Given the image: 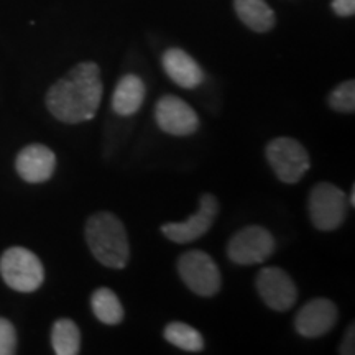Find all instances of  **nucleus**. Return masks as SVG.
<instances>
[{"instance_id":"21","label":"nucleus","mask_w":355,"mask_h":355,"mask_svg":"<svg viewBox=\"0 0 355 355\" xmlns=\"http://www.w3.org/2000/svg\"><path fill=\"white\" fill-rule=\"evenodd\" d=\"M332 10L339 17H352L355 13V0H332Z\"/></svg>"},{"instance_id":"1","label":"nucleus","mask_w":355,"mask_h":355,"mask_svg":"<svg viewBox=\"0 0 355 355\" xmlns=\"http://www.w3.org/2000/svg\"><path fill=\"white\" fill-rule=\"evenodd\" d=\"M104 86L99 66L84 61L68 71L56 81L46 94V107L51 115L63 123H81L91 121L99 109Z\"/></svg>"},{"instance_id":"20","label":"nucleus","mask_w":355,"mask_h":355,"mask_svg":"<svg viewBox=\"0 0 355 355\" xmlns=\"http://www.w3.org/2000/svg\"><path fill=\"white\" fill-rule=\"evenodd\" d=\"M17 352V331L8 319L0 318V355Z\"/></svg>"},{"instance_id":"7","label":"nucleus","mask_w":355,"mask_h":355,"mask_svg":"<svg viewBox=\"0 0 355 355\" xmlns=\"http://www.w3.org/2000/svg\"><path fill=\"white\" fill-rule=\"evenodd\" d=\"M275 250V239L270 230L250 225L239 230L229 241L227 255L237 265H257L270 259Z\"/></svg>"},{"instance_id":"17","label":"nucleus","mask_w":355,"mask_h":355,"mask_svg":"<svg viewBox=\"0 0 355 355\" xmlns=\"http://www.w3.org/2000/svg\"><path fill=\"white\" fill-rule=\"evenodd\" d=\"M51 345L58 355H76L81 349V332L71 319H58L51 329Z\"/></svg>"},{"instance_id":"18","label":"nucleus","mask_w":355,"mask_h":355,"mask_svg":"<svg viewBox=\"0 0 355 355\" xmlns=\"http://www.w3.org/2000/svg\"><path fill=\"white\" fill-rule=\"evenodd\" d=\"M165 339L175 347L186 352H201L204 349V339L201 332L191 327L186 322H170L165 327Z\"/></svg>"},{"instance_id":"5","label":"nucleus","mask_w":355,"mask_h":355,"mask_svg":"<svg viewBox=\"0 0 355 355\" xmlns=\"http://www.w3.org/2000/svg\"><path fill=\"white\" fill-rule=\"evenodd\" d=\"M178 273L184 285L198 296L209 298L220 290L219 266L209 254L202 250H189L181 255L178 260Z\"/></svg>"},{"instance_id":"15","label":"nucleus","mask_w":355,"mask_h":355,"mask_svg":"<svg viewBox=\"0 0 355 355\" xmlns=\"http://www.w3.org/2000/svg\"><path fill=\"white\" fill-rule=\"evenodd\" d=\"M235 12L242 24L257 33H265L275 26V12L265 0H234Z\"/></svg>"},{"instance_id":"22","label":"nucleus","mask_w":355,"mask_h":355,"mask_svg":"<svg viewBox=\"0 0 355 355\" xmlns=\"http://www.w3.org/2000/svg\"><path fill=\"white\" fill-rule=\"evenodd\" d=\"M354 352H355V350H354V324H352V326H350L347 329V332H345L343 344H340V354H344V355L350 354V355H352Z\"/></svg>"},{"instance_id":"23","label":"nucleus","mask_w":355,"mask_h":355,"mask_svg":"<svg viewBox=\"0 0 355 355\" xmlns=\"http://www.w3.org/2000/svg\"><path fill=\"white\" fill-rule=\"evenodd\" d=\"M350 206H355V188H352V191H350Z\"/></svg>"},{"instance_id":"14","label":"nucleus","mask_w":355,"mask_h":355,"mask_svg":"<svg viewBox=\"0 0 355 355\" xmlns=\"http://www.w3.org/2000/svg\"><path fill=\"white\" fill-rule=\"evenodd\" d=\"M146 87L141 78L135 74H125L115 86L112 94V110L117 115L128 117L139 112L145 101Z\"/></svg>"},{"instance_id":"2","label":"nucleus","mask_w":355,"mask_h":355,"mask_svg":"<svg viewBox=\"0 0 355 355\" xmlns=\"http://www.w3.org/2000/svg\"><path fill=\"white\" fill-rule=\"evenodd\" d=\"M86 242L94 259L107 268L122 270L128 263L127 230L122 220L110 212H97L86 222Z\"/></svg>"},{"instance_id":"4","label":"nucleus","mask_w":355,"mask_h":355,"mask_svg":"<svg viewBox=\"0 0 355 355\" xmlns=\"http://www.w3.org/2000/svg\"><path fill=\"white\" fill-rule=\"evenodd\" d=\"M349 199L340 188L332 183H319L313 188L308 199V211L314 227L324 232L343 225L347 216Z\"/></svg>"},{"instance_id":"6","label":"nucleus","mask_w":355,"mask_h":355,"mask_svg":"<svg viewBox=\"0 0 355 355\" xmlns=\"http://www.w3.org/2000/svg\"><path fill=\"white\" fill-rule=\"evenodd\" d=\"M266 159L275 175L283 183L293 184L309 170V155L298 140L290 137H278L266 145Z\"/></svg>"},{"instance_id":"12","label":"nucleus","mask_w":355,"mask_h":355,"mask_svg":"<svg viewBox=\"0 0 355 355\" xmlns=\"http://www.w3.org/2000/svg\"><path fill=\"white\" fill-rule=\"evenodd\" d=\"M15 166L17 173L26 183H44L55 173L56 155L44 145H28L19 153Z\"/></svg>"},{"instance_id":"11","label":"nucleus","mask_w":355,"mask_h":355,"mask_svg":"<svg viewBox=\"0 0 355 355\" xmlns=\"http://www.w3.org/2000/svg\"><path fill=\"white\" fill-rule=\"evenodd\" d=\"M339 313L331 300L314 298L298 311L295 327L303 337H321L336 326Z\"/></svg>"},{"instance_id":"13","label":"nucleus","mask_w":355,"mask_h":355,"mask_svg":"<svg viewBox=\"0 0 355 355\" xmlns=\"http://www.w3.org/2000/svg\"><path fill=\"white\" fill-rule=\"evenodd\" d=\"M163 69L175 84L183 89H196L204 83V71L198 61L180 48H170L163 53Z\"/></svg>"},{"instance_id":"9","label":"nucleus","mask_w":355,"mask_h":355,"mask_svg":"<svg viewBox=\"0 0 355 355\" xmlns=\"http://www.w3.org/2000/svg\"><path fill=\"white\" fill-rule=\"evenodd\" d=\"M255 283L260 298L270 309L288 311L295 306L298 290L285 270L278 268V266L263 268L257 277Z\"/></svg>"},{"instance_id":"8","label":"nucleus","mask_w":355,"mask_h":355,"mask_svg":"<svg viewBox=\"0 0 355 355\" xmlns=\"http://www.w3.org/2000/svg\"><path fill=\"white\" fill-rule=\"evenodd\" d=\"M217 214H219V201L212 194L206 193L199 199V209L196 214L191 216L184 222H168L162 225V232L171 242H194L212 227Z\"/></svg>"},{"instance_id":"19","label":"nucleus","mask_w":355,"mask_h":355,"mask_svg":"<svg viewBox=\"0 0 355 355\" xmlns=\"http://www.w3.org/2000/svg\"><path fill=\"white\" fill-rule=\"evenodd\" d=\"M329 105L332 110L343 114H352L355 110V83L352 79L339 84L329 96Z\"/></svg>"},{"instance_id":"3","label":"nucleus","mask_w":355,"mask_h":355,"mask_svg":"<svg viewBox=\"0 0 355 355\" xmlns=\"http://www.w3.org/2000/svg\"><path fill=\"white\" fill-rule=\"evenodd\" d=\"M0 275L12 290L33 293L44 279L43 263L33 252L24 247H12L0 257Z\"/></svg>"},{"instance_id":"10","label":"nucleus","mask_w":355,"mask_h":355,"mask_svg":"<svg viewBox=\"0 0 355 355\" xmlns=\"http://www.w3.org/2000/svg\"><path fill=\"white\" fill-rule=\"evenodd\" d=\"M155 121L163 132L175 137H188L199 128L196 110L176 96H165L157 102Z\"/></svg>"},{"instance_id":"16","label":"nucleus","mask_w":355,"mask_h":355,"mask_svg":"<svg viewBox=\"0 0 355 355\" xmlns=\"http://www.w3.org/2000/svg\"><path fill=\"white\" fill-rule=\"evenodd\" d=\"M91 308L94 316L102 324L107 326H117L123 319V308L117 295L109 288H99L92 293L91 296Z\"/></svg>"}]
</instances>
